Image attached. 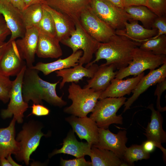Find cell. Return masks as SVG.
I'll return each mask as SVG.
<instances>
[{"instance_id": "cell-12", "label": "cell", "mask_w": 166, "mask_h": 166, "mask_svg": "<svg viewBox=\"0 0 166 166\" xmlns=\"http://www.w3.org/2000/svg\"><path fill=\"white\" fill-rule=\"evenodd\" d=\"M98 142L93 146L111 151L122 160L127 148L126 146L128 141L126 130H120L117 134H114L108 128H98Z\"/></svg>"}, {"instance_id": "cell-4", "label": "cell", "mask_w": 166, "mask_h": 166, "mask_svg": "<svg viewBox=\"0 0 166 166\" xmlns=\"http://www.w3.org/2000/svg\"><path fill=\"white\" fill-rule=\"evenodd\" d=\"M126 98L108 97L98 101L89 117L97 124L98 128H108L112 124H122L123 118L116 113L124 104Z\"/></svg>"}, {"instance_id": "cell-14", "label": "cell", "mask_w": 166, "mask_h": 166, "mask_svg": "<svg viewBox=\"0 0 166 166\" xmlns=\"http://www.w3.org/2000/svg\"><path fill=\"white\" fill-rule=\"evenodd\" d=\"M71 126L73 131L81 140H85L92 146L97 144L98 140V127L96 123L87 116L77 117L72 115L65 118Z\"/></svg>"}, {"instance_id": "cell-32", "label": "cell", "mask_w": 166, "mask_h": 166, "mask_svg": "<svg viewBox=\"0 0 166 166\" xmlns=\"http://www.w3.org/2000/svg\"><path fill=\"white\" fill-rule=\"evenodd\" d=\"M150 157V154L144 151L141 144H134L127 148L122 160L129 166L133 165L134 162L143 159H148Z\"/></svg>"}, {"instance_id": "cell-23", "label": "cell", "mask_w": 166, "mask_h": 166, "mask_svg": "<svg viewBox=\"0 0 166 166\" xmlns=\"http://www.w3.org/2000/svg\"><path fill=\"white\" fill-rule=\"evenodd\" d=\"M125 23L124 30L115 31L116 34L126 36L135 42L141 43L150 39L158 33L156 29H148L140 25L138 21L131 20Z\"/></svg>"}, {"instance_id": "cell-47", "label": "cell", "mask_w": 166, "mask_h": 166, "mask_svg": "<svg viewBox=\"0 0 166 166\" xmlns=\"http://www.w3.org/2000/svg\"><path fill=\"white\" fill-rule=\"evenodd\" d=\"M6 157H2L0 158V165L2 166H12Z\"/></svg>"}, {"instance_id": "cell-48", "label": "cell", "mask_w": 166, "mask_h": 166, "mask_svg": "<svg viewBox=\"0 0 166 166\" xmlns=\"http://www.w3.org/2000/svg\"><path fill=\"white\" fill-rule=\"evenodd\" d=\"M11 154H9L6 157L7 159L8 160V161L11 164V166H21V165L17 164L15 162L14 160L12 158L11 156Z\"/></svg>"}, {"instance_id": "cell-18", "label": "cell", "mask_w": 166, "mask_h": 166, "mask_svg": "<svg viewBox=\"0 0 166 166\" xmlns=\"http://www.w3.org/2000/svg\"><path fill=\"white\" fill-rule=\"evenodd\" d=\"M144 75L143 72L135 77L124 80L115 78L111 81L106 89L102 92L99 99L108 97H120L130 94Z\"/></svg>"}, {"instance_id": "cell-40", "label": "cell", "mask_w": 166, "mask_h": 166, "mask_svg": "<svg viewBox=\"0 0 166 166\" xmlns=\"http://www.w3.org/2000/svg\"><path fill=\"white\" fill-rule=\"evenodd\" d=\"M11 34L2 15L0 14V42H4L7 37Z\"/></svg>"}, {"instance_id": "cell-31", "label": "cell", "mask_w": 166, "mask_h": 166, "mask_svg": "<svg viewBox=\"0 0 166 166\" xmlns=\"http://www.w3.org/2000/svg\"><path fill=\"white\" fill-rule=\"evenodd\" d=\"M139 47L156 55H166V35H162L140 43Z\"/></svg>"}, {"instance_id": "cell-6", "label": "cell", "mask_w": 166, "mask_h": 166, "mask_svg": "<svg viewBox=\"0 0 166 166\" xmlns=\"http://www.w3.org/2000/svg\"><path fill=\"white\" fill-rule=\"evenodd\" d=\"M38 70L27 67L23 76L22 93L24 101H31L33 103L43 105L42 100L46 101L49 88L52 83L42 79Z\"/></svg>"}, {"instance_id": "cell-44", "label": "cell", "mask_w": 166, "mask_h": 166, "mask_svg": "<svg viewBox=\"0 0 166 166\" xmlns=\"http://www.w3.org/2000/svg\"><path fill=\"white\" fill-rule=\"evenodd\" d=\"M24 1L26 6V8L32 5L39 3H44V0H24Z\"/></svg>"}, {"instance_id": "cell-19", "label": "cell", "mask_w": 166, "mask_h": 166, "mask_svg": "<svg viewBox=\"0 0 166 166\" xmlns=\"http://www.w3.org/2000/svg\"><path fill=\"white\" fill-rule=\"evenodd\" d=\"M90 0H44V3L69 17L74 22L79 20L82 11Z\"/></svg>"}, {"instance_id": "cell-22", "label": "cell", "mask_w": 166, "mask_h": 166, "mask_svg": "<svg viewBox=\"0 0 166 166\" xmlns=\"http://www.w3.org/2000/svg\"><path fill=\"white\" fill-rule=\"evenodd\" d=\"M43 8L50 14L54 22L56 37L60 42L70 36L75 29L74 22L65 14L43 3Z\"/></svg>"}, {"instance_id": "cell-1", "label": "cell", "mask_w": 166, "mask_h": 166, "mask_svg": "<svg viewBox=\"0 0 166 166\" xmlns=\"http://www.w3.org/2000/svg\"><path fill=\"white\" fill-rule=\"evenodd\" d=\"M140 43L133 41L126 36L115 34L108 42H100L95 53V58L86 64L88 68L102 59L106 62L102 64H113L118 70L127 66L132 61V53L134 48L139 47Z\"/></svg>"}, {"instance_id": "cell-29", "label": "cell", "mask_w": 166, "mask_h": 166, "mask_svg": "<svg viewBox=\"0 0 166 166\" xmlns=\"http://www.w3.org/2000/svg\"><path fill=\"white\" fill-rule=\"evenodd\" d=\"M124 9L129 15L130 21H140L144 27L148 29H152L153 24L158 16L145 6H128Z\"/></svg>"}, {"instance_id": "cell-25", "label": "cell", "mask_w": 166, "mask_h": 166, "mask_svg": "<svg viewBox=\"0 0 166 166\" xmlns=\"http://www.w3.org/2000/svg\"><path fill=\"white\" fill-rule=\"evenodd\" d=\"M113 64L100 66L95 73L93 77L87 81V84L84 88H91L96 91H104L110 85L111 81L114 78L117 71Z\"/></svg>"}, {"instance_id": "cell-7", "label": "cell", "mask_w": 166, "mask_h": 166, "mask_svg": "<svg viewBox=\"0 0 166 166\" xmlns=\"http://www.w3.org/2000/svg\"><path fill=\"white\" fill-rule=\"evenodd\" d=\"M89 6L100 19L115 31L124 30L125 23L130 20L124 9L109 0H90Z\"/></svg>"}, {"instance_id": "cell-49", "label": "cell", "mask_w": 166, "mask_h": 166, "mask_svg": "<svg viewBox=\"0 0 166 166\" xmlns=\"http://www.w3.org/2000/svg\"><path fill=\"white\" fill-rule=\"evenodd\" d=\"M8 0V1H9V2H11V0Z\"/></svg>"}, {"instance_id": "cell-36", "label": "cell", "mask_w": 166, "mask_h": 166, "mask_svg": "<svg viewBox=\"0 0 166 166\" xmlns=\"http://www.w3.org/2000/svg\"><path fill=\"white\" fill-rule=\"evenodd\" d=\"M152 29H157L158 31L154 37L155 38L162 35H166V15L157 16L153 24Z\"/></svg>"}, {"instance_id": "cell-3", "label": "cell", "mask_w": 166, "mask_h": 166, "mask_svg": "<svg viewBox=\"0 0 166 166\" xmlns=\"http://www.w3.org/2000/svg\"><path fill=\"white\" fill-rule=\"evenodd\" d=\"M132 56L128 65L117 71L115 78L122 79L130 75L136 76L147 69L154 70L166 62V55H156L139 47L133 49Z\"/></svg>"}, {"instance_id": "cell-2", "label": "cell", "mask_w": 166, "mask_h": 166, "mask_svg": "<svg viewBox=\"0 0 166 166\" xmlns=\"http://www.w3.org/2000/svg\"><path fill=\"white\" fill-rule=\"evenodd\" d=\"M68 91V98L72 102L70 106L64 109V112L78 117L87 116L92 112L103 92L91 88H82L73 82L69 85Z\"/></svg>"}, {"instance_id": "cell-38", "label": "cell", "mask_w": 166, "mask_h": 166, "mask_svg": "<svg viewBox=\"0 0 166 166\" xmlns=\"http://www.w3.org/2000/svg\"><path fill=\"white\" fill-rule=\"evenodd\" d=\"M166 89V79L157 84L156 88L154 95L157 96L156 108L160 112H164L166 110V107H162L160 104V99L163 92Z\"/></svg>"}, {"instance_id": "cell-37", "label": "cell", "mask_w": 166, "mask_h": 166, "mask_svg": "<svg viewBox=\"0 0 166 166\" xmlns=\"http://www.w3.org/2000/svg\"><path fill=\"white\" fill-rule=\"evenodd\" d=\"M60 165L62 166H92L91 162L87 161L84 157L66 160L61 158Z\"/></svg>"}, {"instance_id": "cell-27", "label": "cell", "mask_w": 166, "mask_h": 166, "mask_svg": "<svg viewBox=\"0 0 166 166\" xmlns=\"http://www.w3.org/2000/svg\"><path fill=\"white\" fill-rule=\"evenodd\" d=\"M82 54V50H79L65 58H60L54 61L47 63L39 62L31 68L42 72L45 75H47L56 71L78 65L79 60Z\"/></svg>"}, {"instance_id": "cell-8", "label": "cell", "mask_w": 166, "mask_h": 166, "mask_svg": "<svg viewBox=\"0 0 166 166\" xmlns=\"http://www.w3.org/2000/svg\"><path fill=\"white\" fill-rule=\"evenodd\" d=\"M41 129L33 123L24 125L16 139L20 145V150L15 155L18 160L23 161L26 165L29 164L31 155L38 146L41 137L45 135Z\"/></svg>"}, {"instance_id": "cell-41", "label": "cell", "mask_w": 166, "mask_h": 166, "mask_svg": "<svg viewBox=\"0 0 166 166\" xmlns=\"http://www.w3.org/2000/svg\"><path fill=\"white\" fill-rule=\"evenodd\" d=\"M141 145L144 151L150 154L155 150L156 147V145L154 142L148 140L144 142Z\"/></svg>"}, {"instance_id": "cell-10", "label": "cell", "mask_w": 166, "mask_h": 166, "mask_svg": "<svg viewBox=\"0 0 166 166\" xmlns=\"http://www.w3.org/2000/svg\"><path fill=\"white\" fill-rule=\"evenodd\" d=\"M79 21L85 30L99 42H108L116 34L115 31L100 19L89 5L81 13Z\"/></svg>"}, {"instance_id": "cell-30", "label": "cell", "mask_w": 166, "mask_h": 166, "mask_svg": "<svg viewBox=\"0 0 166 166\" xmlns=\"http://www.w3.org/2000/svg\"><path fill=\"white\" fill-rule=\"evenodd\" d=\"M43 3L32 5L21 11L26 29L36 26L41 20L43 13Z\"/></svg>"}, {"instance_id": "cell-16", "label": "cell", "mask_w": 166, "mask_h": 166, "mask_svg": "<svg viewBox=\"0 0 166 166\" xmlns=\"http://www.w3.org/2000/svg\"><path fill=\"white\" fill-rule=\"evenodd\" d=\"M147 108L151 111V121L148 123L144 134L147 140L155 143L156 147L162 152L164 159H166V150L161 145V144L166 142V132L162 127V116L160 112L155 109L153 104L149 105Z\"/></svg>"}, {"instance_id": "cell-5", "label": "cell", "mask_w": 166, "mask_h": 166, "mask_svg": "<svg viewBox=\"0 0 166 166\" xmlns=\"http://www.w3.org/2000/svg\"><path fill=\"white\" fill-rule=\"evenodd\" d=\"M75 29L69 37L61 41L63 44L71 48L73 53L79 50L83 54L78 64L83 65L89 63L98 47L99 42L91 36L84 29L79 20L74 22Z\"/></svg>"}, {"instance_id": "cell-33", "label": "cell", "mask_w": 166, "mask_h": 166, "mask_svg": "<svg viewBox=\"0 0 166 166\" xmlns=\"http://www.w3.org/2000/svg\"><path fill=\"white\" fill-rule=\"evenodd\" d=\"M43 13L42 19L36 26L39 33L49 36L56 37V31L54 22L50 14L43 6Z\"/></svg>"}, {"instance_id": "cell-46", "label": "cell", "mask_w": 166, "mask_h": 166, "mask_svg": "<svg viewBox=\"0 0 166 166\" xmlns=\"http://www.w3.org/2000/svg\"><path fill=\"white\" fill-rule=\"evenodd\" d=\"M8 42H0V58L8 44Z\"/></svg>"}, {"instance_id": "cell-28", "label": "cell", "mask_w": 166, "mask_h": 166, "mask_svg": "<svg viewBox=\"0 0 166 166\" xmlns=\"http://www.w3.org/2000/svg\"><path fill=\"white\" fill-rule=\"evenodd\" d=\"M92 166H129L113 152L92 146L89 156Z\"/></svg>"}, {"instance_id": "cell-9", "label": "cell", "mask_w": 166, "mask_h": 166, "mask_svg": "<svg viewBox=\"0 0 166 166\" xmlns=\"http://www.w3.org/2000/svg\"><path fill=\"white\" fill-rule=\"evenodd\" d=\"M27 66L22 70L12 81L9 93V103L7 109L2 110L1 113L4 119L10 117L14 116L19 123H22L24 113L29 108L28 103L23 98L22 93L23 78Z\"/></svg>"}, {"instance_id": "cell-13", "label": "cell", "mask_w": 166, "mask_h": 166, "mask_svg": "<svg viewBox=\"0 0 166 166\" xmlns=\"http://www.w3.org/2000/svg\"><path fill=\"white\" fill-rule=\"evenodd\" d=\"M8 42L0 58V71L8 77L17 76L26 63L20 56L15 41Z\"/></svg>"}, {"instance_id": "cell-34", "label": "cell", "mask_w": 166, "mask_h": 166, "mask_svg": "<svg viewBox=\"0 0 166 166\" xmlns=\"http://www.w3.org/2000/svg\"><path fill=\"white\" fill-rule=\"evenodd\" d=\"M12 81L0 71V100L4 103L9 101V93Z\"/></svg>"}, {"instance_id": "cell-20", "label": "cell", "mask_w": 166, "mask_h": 166, "mask_svg": "<svg viewBox=\"0 0 166 166\" xmlns=\"http://www.w3.org/2000/svg\"><path fill=\"white\" fill-rule=\"evenodd\" d=\"M73 131H70L63 140V146L60 149L54 150L49 156L51 157L59 153L72 155L76 158L90 156L92 145L87 142L78 141Z\"/></svg>"}, {"instance_id": "cell-24", "label": "cell", "mask_w": 166, "mask_h": 166, "mask_svg": "<svg viewBox=\"0 0 166 166\" xmlns=\"http://www.w3.org/2000/svg\"><path fill=\"white\" fill-rule=\"evenodd\" d=\"M60 42L56 37L39 32L36 54L39 57L44 58H57L61 57L62 51Z\"/></svg>"}, {"instance_id": "cell-39", "label": "cell", "mask_w": 166, "mask_h": 166, "mask_svg": "<svg viewBox=\"0 0 166 166\" xmlns=\"http://www.w3.org/2000/svg\"><path fill=\"white\" fill-rule=\"evenodd\" d=\"M31 113L29 115L33 114L37 116H46L49 113L50 110L43 105L33 103L31 107Z\"/></svg>"}, {"instance_id": "cell-15", "label": "cell", "mask_w": 166, "mask_h": 166, "mask_svg": "<svg viewBox=\"0 0 166 166\" xmlns=\"http://www.w3.org/2000/svg\"><path fill=\"white\" fill-rule=\"evenodd\" d=\"M39 35L38 28L34 26L26 29L24 36L15 41L20 56L25 61L28 68L34 65Z\"/></svg>"}, {"instance_id": "cell-43", "label": "cell", "mask_w": 166, "mask_h": 166, "mask_svg": "<svg viewBox=\"0 0 166 166\" xmlns=\"http://www.w3.org/2000/svg\"><path fill=\"white\" fill-rule=\"evenodd\" d=\"M11 3L15 7L21 11H22L26 7L24 0H11Z\"/></svg>"}, {"instance_id": "cell-17", "label": "cell", "mask_w": 166, "mask_h": 166, "mask_svg": "<svg viewBox=\"0 0 166 166\" xmlns=\"http://www.w3.org/2000/svg\"><path fill=\"white\" fill-rule=\"evenodd\" d=\"M166 62L159 68L150 71L144 76L132 91V95L125 101L123 112L130 108V106L139 96L150 87L166 79Z\"/></svg>"}, {"instance_id": "cell-45", "label": "cell", "mask_w": 166, "mask_h": 166, "mask_svg": "<svg viewBox=\"0 0 166 166\" xmlns=\"http://www.w3.org/2000/svg\"><path fill=\"white\" fill-rule=\"evenodd\" d=\"M117 6L124 9L125 5L123 0H109Z\"/></svg>"}, {"instance_id": "cell-11", "label": "cell", "mask_w": 166, "mask_h": 166, "mask_svg": "<svg viewBox=\"0 0 166 166\" xmlns=\"http://www.w3.org/2000/svg\"><path fill=\"white\" fill-rule=\"evenodd\" d=\"M0 14L2 15L11 32L9 41H15L16 38L24 36L26 29L21 11L8 0H0Z\"/></svg>"}, {"instance_id": "cell-21", "label": "cell", "mask_w": 166, "mask_h": 166, "mask_svg": "<svg viewBox=\"0 0 166 166\" xmlns=\"http://www.w3.org/2000/svg\"><path fill=\"white\" fill-rule=\"evenodd\" d=\"M98 65L94 63L88 68L84 67L79 64L73 68H69L55 71L57 77L62 78L60 84V89H62L67 82H73L76 84L84 77L92 78L98 68Z\"/></svg>"}, {"instance_id": "cell-35", "label": "cell", "mask_w": 166, "mask_h": 166, "mask_svg": "<svg viewBox=\"0 0 166 166\" xmlns=\"http://www.w3.org/2000/svg\"><path fill=\"white\" fill-rule=\"evenodd\" d=\"M146 6L158 16L166 15V0H148Z\"/></svg>"}, {"instance_id": "cell-26", "label": "cell", "mask_w": 166, "mask_h": 166, "mask_svg": "<svg viewBox=\"0 0 166 166\" xmlns=\"http://www.w3.org/2000/svg\"><path fill=\"white\" fill-rule=\"evenodd\" d=\"M16 121L14 117L8 127L0 128V158L16 155L20 150L19 144L15 138Z\"/></svg>"}, {"instance_id": "cell-42", "label": "cell", "mask_w": 166, "mask_h": 166, "mask_svg": "<svg viewBox=\"0 0 166 166\" xmlns=\"http://www.w3.org/2000/svg\"><path fill=\"white\" fill-rule=\"evenodd\" d=\"M126 6L143 5L146 6L148 0H123Z\"/></svg>"}]
</instances>
